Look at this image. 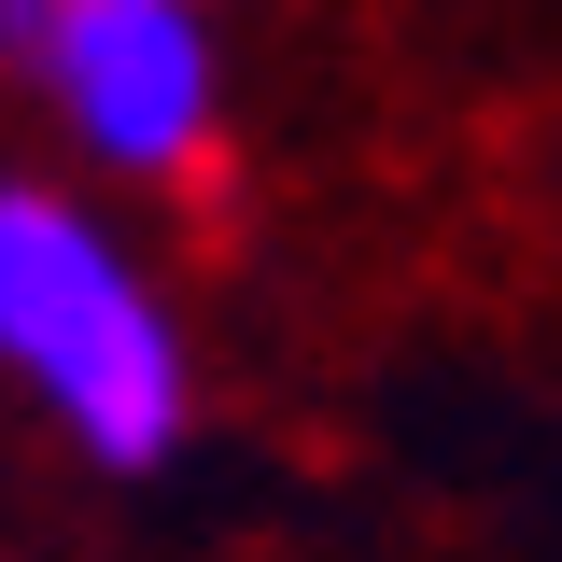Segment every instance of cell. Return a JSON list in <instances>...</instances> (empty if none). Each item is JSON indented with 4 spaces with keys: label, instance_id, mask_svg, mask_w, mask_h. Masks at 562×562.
I'll use <instances>...</instances> for the list:
<instances>
[{
    "label": "cell",
    "instance_id": "1",
    "mask_svg": "<svg viewBox=\"0 0 562 562\" xmlns=\"http://www.w3.org/2000/svg\"><path fill=\"white\" fill-rule=\"evenodd\" d=\"M0 380L99 479H155L198 436V351L85 198L0 169Z\"/></svg>",
    "mask_w": 562,
    "mask_h": 562
},
{
    "label": "cell",
    "instance_id": "2",
    "mask_svg": "<svg viewBox=\"0 0 562 562\" xmlns=\"http://www.w3.org/2000/svg\"><path fill=\"white\" fill-rule=\"evenodd\" d=\"M0 57L57 99V127L85 140L99 169L211 183L225 70H211L198 0H0Z\"/></svg>",
    "mask_w": 562,
    "mask_h": 562
}]
</instances>
